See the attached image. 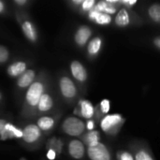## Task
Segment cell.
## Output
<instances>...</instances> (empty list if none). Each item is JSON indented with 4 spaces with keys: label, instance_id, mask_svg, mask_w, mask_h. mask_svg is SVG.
Masks as SVG:
<instances>
[{
    "label": "cell",
    "instance_id": "6da1fadb",
    "mask_svg": "<svg viewBox=\"0 0 160 160\" xmlns=\"http://www.w3.org/2000/svg\"><path fill=\"white\" fill-rule=\"evenodd\" d=\"M44 89L45 85L41 81H36L29 86L26 92L25 101L30 108H35L38 106L40 98L44 94Z\"/></svg>",
    "mask_w": 160,
    "mask_h": 160
},
{
    "label": "cell",
    "instance_id": "7a4b0ae2",
    "mask_svg": "<svg viewBox=\"0 0 160 160\" xmlns=\"http://www.w3.org/2000/svg\"><path fill=\"white\" fill-rule=\"evenodd\" d=\"M64 132L69 136L78 137L81 136L85 129L84 123L77 117H68L62 124Z\"/></svg>",
    "mask_w": 160,
    "mask_h": 160
},
{
    "label": "cell",
    "instance_id": "3957f363",
    "mask_svg": "<svg viewBox=\"0 0 160 160\" xmlns=\"http://www.w3.org/2000/svg\"><path fill=\"white\" fill-rule=\"evenodd\" d=\"M87 155L91 160H111L108 148L101 142L87 148Z\"/></svg>",
    "mask_w": 160,
    "mask_h": 160
},
{
    "label": "cell",
    "instance_id": "277c9868",
    "mask_svg": "<svg viewBox=\"0 0 160 160\" xmlns=\"http://www.w3.org/2000/svg\"><path fill=\"white\" fill-rule=\"evenodd\" d=\"M59 88L62 96L68 99L73 98L77 94V89L74 82L67 76H63L59 80Z\"/></svg>",
    "mask_w": 160,
    "mask_h": 160
},
{
    "label": "cell",
    "instance_id": "5b68a950",
    "mask_svg": "<svg viewBox=\"0 0 160 160\" xmlns=\"http://www.w3.org/2000/svg\"><path fill=\"white\" fill-rule=\"evenodd\" d=\"M124 121L120 114H107L100 122V128L104 132H109Z\"/></svg>",
    "mask_w": 160,
    "mask_h": 160
},
{
    "label": "cell",
    "instance_id": "8992f818",
    "mask_svg": "<svg viewBox=\"0 0 160 160\" xmlns=\"http://www.w3.org/2000/svg\"><path fill=\"white\" fill-rule=\"evenodd\" d=\"M41 136V130L37 125H28L22 129V140L26 143H34Z\"/></svg>",
    "mask_w": 160,
    "mask_h": 160
},
{
    "label": "cell",
    "instance_id": "52a82bcc",
    "mask_svg": "<svg viewBox=\"0 0 160 160\" xmlns=\"http://www.w3.org/2000/svg\"><path fill=\"white\" fill-rule=\"evenodd\" d=\"M68 153L74 159H81L83 158L85 148L83 142L79 140H73L68 144Z\"/></svg>",
    "mask_w": 160,
    "mask_h": 160
},
{
    "label": "cell",
    "instance_id": "ba28073f",
    "mask_svg": "<svg viewBox=\"0 0 160 160\" xmlns=\"http://www.w3.org/2000/svg\"><path fill=\"white\" fill-rule=\"evenodd\" d=\"M21 27L22 33L26 37V38L31 42H36L38 40V32L35 25L29 20L21 21Z\"/></svg>",
    "mask_w": 160,
    "mask_h": 160
},
{
    "label": "cell",
    "instance_id": "9c48e42d",
    "mask_svg": "<svg viewBox=\"0 0 160 160\" xmlns=\"http://www.w3.org/2000/svg\"><path fill=\"white\" fill-rule=\"evenodd\" d=\"M70 70L72 76L81 82H83L87 80V71L85 68L79 61H72L70 64Z\"/></svg>",
    "mask_w": 160,
    "mask_h": 160
},
{
    "label": "cell",
    "instance_id": "30bf717a",
    "mask_svg": "<svg viewBox=\"0 0 160 160\" xmlns=\"http://www.w3.org/2000/svg\"><path fill=\"white\" fill-rule=\"evenodd\" d=\"M0 138L3 141L8 139H13V138H17V139L22 138V130L19 129L17 127L8 122L0 135Z\"/></svg>",
    "mask_w": 160,
    "mask_h": 160
},
{
    "label": "cell",
    "instance_id": "8fae6325",
    "mask_svg": "<svg viewBox=\"0 0 160 160\" xmlns=\"http://www.w3.org/2000/svg\"><path fill=\"white\" fill-rule=\"evenodd\" d=\"M91 34H92V31H91V29H90L88 26H85V25L81 26V27L77 30V32H76V34H75V36H74L75 42H76L77 45H79V46H83V45H85L86 42L88 41V39L90 38Z\"/></svg>",
    "mask_w": 160,
    "mask_h": 160
},
{
    "label": "cell",
    "instance_id": "7c38bea8",
    "mask_svg": "<svg viewBox=\"0 0 160 160\" xmlns=\"http://www.w3.org/2000/svg\"><path fill=\"white\" fill-rule=\"evenodd\" d=\"M36 78V72L32 69H26L18 79L17 84L20 88H26L29 87Z\"/></svg>",
    "mask_w": 160,
    "mask_h": 160
},
{
    "label": "cell",
    "instance_id": "4fadbf2b",
    "mask_svg": "<svg viewBox=\"0 0 160 160\" xmlns=\"http://www.w3.org/2000/svg\"><path fill=\"white\" fill-rule=\"evenodd\" d=\"M89 18L92 21H95L97 23L102 24V25L109 24L112 22L111 15L106 14V13H102V12H98L95 8L92 9L91 11H89Z\"/></svg>",
    "mask_w": 160,
    "mask_h": 160
},
{
    "label": "cell",
    "instance_id": "5bb4252c",
    "mask_svg": "<svg viewBox=\"0 0 160 160\" xmlns=\"http://www.w3.org/2000/svg\"><path fill=\"white\" fill-rule=\"evenodd\" d=\"M25 70H26V64L22 61H17L11 64L8 68L7 72L11 77H18L21 76Z\"/></svg>",
    "mask_w": 160,
    "mask_h": 160
},
{
    "label": "cell",
    "instance_id": "9a60e30c",
    "mask_svg": "<svg viewBox=\"0 0 160 160\" xmlns=\"http://www.w3.org/2000/svg\"><path fill=\"white\" fill-rule=\"evenodd\" d=\"M52 106H53V100L52 97L49 94L44 93L38 103L37 110L39 112H45L50 111L52 108Z\"/></svg>",
    "mask_w": 160,
    "mask_h": 160
},
{
    "label": "cell",
    "instance_id": "2e32d148",
    "mask_svg": "<svg viewBox=\"0 0 160 160\" xmlns=\"http://www.w3.org/2000/svg\"><path fill=\"white\" fill-rule=\"evenodd\" d=\"M81 114L85 119H91L95 113V109L92 103L88 100H81L80 101Z\"/></svg>",
    "mask_w": 160,
    "mask_h": 160
},
{
    "label": "cell",
    "instance_id": "e0dca14e",
    "mask_svg": "<svg viewBox=\"0 0 160 160\" xmlns=\"http://www.w3.org/2000/svg\"><path fill=\"white\" fill-rule=\"evenodd\" d=\"M96 10H98V12H102V13H106V14H113L116 12V8L114 5L111 4L110 2L108 1H100L98 2L95 8H94Z\"/></svg>",
    "mask_w": 160,
    "mask_h": 160
},
{
    "label": "cell",
    "instance_id": "ac0fdd59",
    "mask_svg": "<svg viewBox=\"0 0 160 160\" xmlns=\"http://www.w3.org/2000/svg\"><path fill=\"white\" fill-rule=\"evenodd\" d=\"M129 22H130V20H129V14H128V10L126 8H121L115 17L116 25H118L120 27H124V26L128 25Z\"/></svg>",
    "mask_w": 160,
    "mask_h": 160
},
{
    "label": "cell",
    "instance_id": "d6986e66",
    "mask_svg": "<svg viewBox=\"0 0 160 160\" xmlns=\"http://www.w3.org/2000/svg\"><path fill=\"white\" fill-rule=\"evenodd\" d=\"M37 126L40 130L43 131H48L50 129H52L54 126V119L49 116H43L40 117L38 122H37Z\"/></svg>",
    "mask_w": 160,
    "mask_h": 160
},
{
    "label": "cell",
    "instance_id": "ffe728a7",
    "mask_svg": "<svg viewBox=\"0 0 160 160\" xmlns=\"http://www.w3.org/2000/svg\"><path fill=\"white\" fill-rule=\"evenodd\" d=\"M102 45V39L99 37H96L94 38L88 44V52L90 55H96L98 53L100 48Z\"/></svg>",
    "mask_w": 160,
    "mask_h": 160
},
{
    "label": "cell",
    "instance_id": "44dd1931",
    "mask_svg": "<svg viewBox=\"0 0 160 160\" xmlns=\"http://www.w3.org/2000/svg\"><path fill=\"white\" fill-rule=\"evenodd\" d=\"M99 139H100L99 132L96 131V130H92V131L88 132L86 134V136L84 137V142L87 144L88 147H91V146H95L98 143H99Z\"/></svg>",
    "mask_w": 160,
    "mask_h": 160
},
{
    "label": "cell",
    "instance_id": "7402d4cb",
    "mask_svg": "<svg viewBox=\"0 0 160 160\" xmlns=\"http://www.w3.org/2000/svg\"><path fill=\"white\" fill-rule=\"evenodd\" d=\"M150 18L156 22L160 23V4H154L148 9Z\"/></svg>",
    "mask_w": 160,
    "mask_h": 160
},
{
    "label": "cell",
    "instance_id": "603a6c76",
    "mask_svg": "<svg viewBox=\"0 0 160 160\" xmlns=\"http://www.w3.org/2000/svg\"><path fill=\"white\" fill-rule=\"evenodd\" d=\"M135 160H154L151 155L144 149L139 150L135 155Z\"/></svg>",
    "mask_w": 160,
    "mask_h": 160
},
{
    "label": "cell",
    "instance_id": "cb8c5ba5",
    "mask_svg": "<svg viewBox=\"0 0 160 160\" xmlns=\"http://www.w3.org/2000/svg\"><path fill=\"white\" fill-rule=\"evenodd\" d=\"M95 5H96L95 0H84L82 4V8L83 11H91L92 9H94Z\"/></svg>",
    "mask_w": 160,
    "mask_h": 160
},
{
    "label": "cell",
    "instance_id": "d4e9b609",
    "mask_svg": "<svg viewBox=\"0 0 160 160\" xmlns=\"http://www.w3.org/2000/svg\"><path fill=\"white\" fill-rule=\"evenodd\" d=\"M8 56H9L8 50L5 46L0 45V64L5 63L8 59Z\"/></svg>",
    "mask_w": 160,
    "mask_h": 160
},
{
    "label": "cell",
    "instance_id": "484cf974",
    "mask_svg": "<svg viewBox=\"0 0 160 160\" xmlns=\"http://www.w3.org/2000/svg\"><path fill=\"white\" fill-rule=\"evenodd\" d=\"M49 144H52V147H50V148L55 150L58 154L61 153V151H62V142L60 141H57L56 139H52V140L50 141Z\"/></svg>",
    "mask_w": 160,
    "mask_h": 160
},
{
    "label": "cell",
    "instance_id": "4316f807",
    "mask_svg": "<svg viewBox=\"0 0 160 160\" xmlns=\"http://www.w3.org/2000/svg\"><path fill=\"white\" fill-rule=\"evenodd\" d=\"M111 109V103L108 99H103L100 102V110L103 113H108Z\"/></svg>",
    "mask_w": 160,
    "mask_h": 160
},
{
    "label": "cell",
    "instance_id": "83f0119b",
    "mask_svg": "<svg viewBox=\"0 0 160 160\" xmlns=\"http://www.w3.org/2000/svg\"><path fill=\"white\" fill-rule=\"evenodd\" d=\"M120 160H135V158L128 152H123L119 156Z\"/></svg>",
    "mask_w": 160,
    "mask_h": 160
},
{
    "label": "cell",
    "instance_id": "f1b7e54d",
    "mask_svg": "<svg viewBox=\"0 0 160 160\" xmlns=\"http://www.w3.org/2000/svg\"><path fill=\"white\" fill-rule=\"evenodd\" d=\"M56 155H57V152L52 148H50L47 152V158L49 160H53L55 159L56 158Z\"/></svg>",
    "mask_w": 160,
    "mask_h": 160
},
{
    "label": "cell",
    "instance_id": "f546056e",
    "mask_svg": "<svg viewBox=\"0 0 160 160\" xmlns=\"http://www.w3.org/2000/svg\"><path fill=\"white\" fill-rule=\"evenodd\" d=\"M94 128H95V124H94V122H93L92 120H89V121L87 122V125H86V128H87L88 130L92 131V130L94 129Z\"/></svg>",
    "mask_w": 160,
    "mask_h": 160
},
{
    "label": "cell",
    "instance_id": "4dcf8cb0",
    "mask_svg": "<svg viewBox=\"0 0 160 160\" xmlns=\"http://www.w3.org/2000/svg\"><path fill=\"white\" fill-rule=\"evenodd\" d=\"M7 123H8L7 120H5V119H0V135H1V133H2V131H3V129H4V128H5V126L7 125Z\"/></svg>",
    "mask_w": 160,
    "mask_h": 160
},
{
    "label": "cell",
    "instance_id": "1f68e13d",
    "mask_svg": "<svg viewBox=\"0 0 160 160\" xmlns=\"http://www.w3.org/2000/svg\"><path fill=\"white\" fill-rule=\"evenodd\" d=\"M137 3V1L136 0H125V1H123V4H125V5H127V6H133V5H135Z\"/></svg>",
    "mask_w": 160,
    "mask_h": 160
},
{
    "label": "cell",
    "instance_id": "d6a6232c",
    "mask_svg": "<svg viewBox=\"0 0 160 160\" xmlns=\"http://www.w3.org/2000/svg\"><path fill=\"white\" fill-rule=\"evenodd\" d=\"M14 3L17 4V5H19V6H23L25 4H27L28 1L27 0H14Z\"/></svg>",
    "mask_w": 160,
    "mask_h": 160
},
{
    "label": "cell",
    "instance_id": "836d02e7",
    "mask_svg": "<svg viewBox=\"0 0 160 160\" xmlns=\"http://www.w3.org/2000/svg\"><path fill=\"white\" fill-rule=\"evenodd\" d=\"M154 43H155V45H156L158 48H159L160 49V37L157 38L154 40Z\"/></svg>",
    "mask_w": 160,
    "mask_h": 160
},
{
    "label": "cell",
    "instance_id": "e575fe53",
    "mask_svg": "<svg viewBox=\"0 0 160 160\" xmlns=\"http://www.w3.org/2000/svg\"><path fill=\"white\" fill-rule=\"evenodd\" d=\"M4 10H5V5H4V2L0 1V13H2Z\"/></svg>",
    "mask_w": 160,
    "mask_h": 160
},
{
    "label": "cell",
    "instance_id": "d590c367",
    "mask_svg": "<svg viewBox=\"0 0 160 160\" xmlns=\"http://www.w3.org/2000/svg\"><path fill=\"white\" fill-rule=\"evenodd\" d=\"M82 0H72V3L74 5H80V4H82Z\"/></svg>",
    "mask_w": 160,
    "mask_h": 160
},
{
    "label": "cell",
    "instance_id": "8d00e7d4",
    "mask_svg": "<svg viewBox=\"0 0 160 160\" xmlns=\"http://www.w3.org/2000/svg\"><path fill=\"white\" fill-rule=\"evenodd\" d=\"M0 99H1V93H0Z\"/></svg>",
    "mask_w": 160,
    "mask_h": 160
}]
</instances>
